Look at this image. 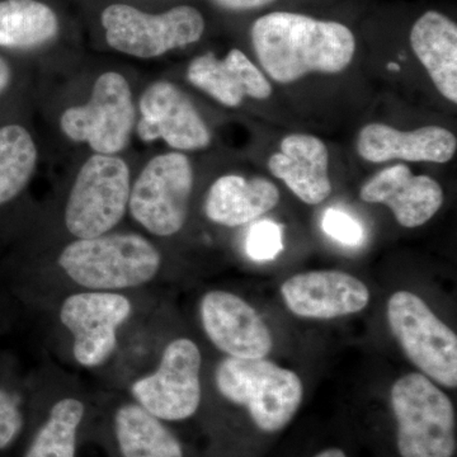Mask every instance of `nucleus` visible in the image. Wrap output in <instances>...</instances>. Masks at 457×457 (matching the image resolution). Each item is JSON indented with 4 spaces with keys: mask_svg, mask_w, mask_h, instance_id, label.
I'll return each instance as SVG.
<instances>
[{
    "mask_svg": "<svg viewBox=\"0 0 457 457\" xmlns=\"http://www.w3.org/2000/svg\"><path fill=\"white\" fill-rule=\"evenodd\" d=\"M251 36L262 68L281 84L312 73H342L356 51V40L347 26L291 12L258 18Z\"/></svg>",
    "mask_w": 457,
    "mask_h": 457,
    "instance_id": "1",
    "label": "nucleus"
},
{
    "mask_svg": "<svg viewBox=\"0 0 457 457\" xmlns=\"http://www.w3.org/2000/svg\"><path fill=\"white\" fill-rule=\"evenodd\" d=\"M161 263L158 249L137 234L77 239L59 257V266L74 282L106 293L147 284Z\"/></svg>",
    "mask_w": 457,
    "mask_h": 457,
    "instance_id": "2",
    "label": "nucleus"
},
{
    "mask_svg": "<svg viewBox=\"0 0 457 457\" xmlns=\"http://www.w3.org/2000/svg\"><path fill=\"white\" fill-rule=\"evenodd\" d=\"M216 387L225 399L248 409L264 432H278L291 422L303 402L299 376L264 359L222 360L215 372Z\"/></svg>",
    "mask_w": 457,
    "mask_h": 457,
    "instance_id": "3",
    "label": "nucleus"
},
{
    "mask_svg": "<svg viewBox=\"0 0 457 457\" xmlns=\"http://www.w3.org/2000/svg\"><path fill=\"white\" fill-rule=\"evenodd\" d=\"M402 457H453L456 420L453 403L422 374L400 378L392 389Z\"/></svg>",
    "mask_w": 457,
    "mask_h": 457,
    "instance_id": "4",
    "label": "nucleus"
},
{
    "mask_svg": "<svg viewBox=\"0 0 457 457\" xmlns=\"http://www.w3.org/2000/svg\"><path fill=\"white\" fill-rule=\"evenodd\" d=\"M130 170L116 155L95 154L80 168L65 207V225L77 239L101 237L125 216Z\"/></svg>",
    "mask_w": 457,
    "mask_h": 457,
    "instance_id": "5",
    "label": "nucleus"
},
{
    "mask_svg": "<svg viewBox=\"0 0 457 457\" xmlns=\"http://www.w3.org/2000/svg\"><path fill=\"white\" fill-rule=\"evenodd\" d=\"M102 26L113 50L139 59H154L200 41L203 14L191 5H179L161 14H149L128 4L104 9Z\"/></svg>",
    "mask_w": 457,
    "mask_h": 457,
    "instance_id": "6",
    "label": "nucleus"
},
{
    "mask_svg": "<svg viewBox=\"0 0 457 457\" xmlns=\"http://www.w3.org/2000/svg\"><path fill=\"white\" fill-rule=\"evenodd\" d=\"M387 320L405 356L436 383L455 389L457 337L416 294L398 291L387 303Z\"/></svg>",
    "mask_w": 457,
    "mask_h": 457,
    "instance_id": "7",
    "label": "nucleus"
},
{
    "mask_svg": "<svg viewBox=\"0 0 457 457\" xmlns=\"http://www.w3.org/2000/svg\"><path fill=\"white\" fill-rule=\"evenodd\" d=\"M194 170L187 155L171 152L155 156L131 186L129 210L149 233L171 237L187 220Z\"/></svg>",
    "mask_w": 457,
    "mask_h": 457,
    "instance_id": "8",
    "label": "nucleus"
},
{
    "mask_svg": "<svg viewBox=\"0 0 457 457\" xmlns=\"http://www.w3.org/2000/svg\"><path fill=\"white\" fill-rule=\"evenodd\" d=\"M135 107L128 80L107 71L96 80L88 104L68 108L60 128L68 139L87 143L96 154L114 155L130 143Z\"/></svg>",
    "mask_w": 457,
    "mask_h": 457,
    "instance_id": "9",
    "label": "nucleus"
},
{
    "mask_svg": "<svg viewBox=\"0 0 457 457\" xmlns=\"http://www.w3.org/2000/svg\"><path fill=\"white\" fill-rule=\"evenodd\" d=\"M201 352L188 338L165 347L154 374L135 381L131 393L137 404L161 420H185L201 403Z\"/></svg>",
    "mask_w": 457,
    "mask_h": 457,
    "instance_id": "10",
    "label": "nucleus"
},
{
    "mask_svg": "<svg viewBox=\"0 0 457 457\" xmlns=\"http://www.w3.org/2000/svg\"><path fill=\"white\" fill-rule=\"evenodd\" d=\"M130 300L106 291L71 295L62 303L60 320L73 335L75 360L84 368H97L116 350L117 330L130 318Z\"/></svg>",
    "mask_w": 457,
    "mask_h": 457,
    "instance_id": "11",
    "label": "nucleus"
},
{
    "mask_svg": "<svg viewBox=\"0 0 457 457\" xmlns=\"http://www.w3.org/2000/svg\"><path fill=\"white\" fill-rule=\"evenodd\" d=\"M137 135L143 141L162 139L179 152L204 149L212 134L188 96L167 80L150 84L141 95Z\"/></svg>",
    "mask_w": 457,
    "mask_h": 457,
    "instance_id": "12",
    "label": "nucleus"
},
{
    "mask_svg": "<svg viewBox=\"0 0 457 457\" xmlns=\"http://www.w3.org/2000/svg\"><path fill=\"white\" fill-rule=\"evenodd\" d=\"M201 321L210 341L237 359H264L272 350V336L257 312L237 295L210 291L200 303Z\"/></svg>",
    "mask_w": 457,
    "mask_h": 457,
    "instance_id": "13",
    "label": "nucleus"
},
{
    "mask_svg": "<svg viewBox=\"0 0 457 457\" xmlns=\"http://www.w3.org/2000/svg\"><path fill=\"white\" fill-rule=\"evenodd\" d=\"M288 311L300 318L335 319L363 311L370 291L359 278L342 270L297 273L281 286Z\"/></svg>",
    "mask_w": 457,
    "mask_h": 457,
    "instance_id": "14",
    "label": "nucleus"
},
{
    "mask_svg": "<svg viewBox=\"0 0 457 457\" xmlns=\"http://www.w3.org/2000/svg\"><path fill=\"white\" fill-rule=\"evenodd\" d=\"M361 200L389 207L400 227H422L444 204V191L429 176H414L405 164L385 168L360 189Z\"/></svg>",
    "mask_w": 457,
    "mask_h": 457,
    "instance_id": "15",
    "label": "nucleus"
},
{
    "mask_svg": "<svg viewBox=\"0 0 457 457\" xmlns=\"http://www.w3.org/2000/svg\"><path fill=\"white\" fill-rule=\"evenodd\" d=\"M356 147L361 158L370 163L399 159L413 163L445 164L455 156L457 139L441 126L400 131L385 123L372 122L361 129Z\"/></svg>",
    "mask_w": 457,
    "mask_h": 457,
    "instance_id": "16",
    "label": "nucleus"
},
{
    "mask_svg": "<svg viewBox=\"0 0 457 457\" xmlns=\"http://www.w3.org/2000/svg\"><path fill=\"white\" fill-rule=\"evenodd\" d=\"M187 79L225 107H239L245 97L267 99L272 95L267 78L239 49H231L224 59L213 53L195 57Z\"/></svg>",
    "mask_w": 457,
    "mask_h": 457,
    "instance_id": "17",
    "label": "nucleus"
},
{
    "mask_svg": "<svg viewBox=\"0 0 457 457\" xmlns=\"http://www.w3.org/2000/svg\"><path fill=\"white\" fill-rule=\"evenodd\" d=\"M267 167L306 204H319L329 197V152L324 141L308 134H290L270 156Z\"/></svg>",
    "mask_w": 457,
    "mask_h": 457,
    "instance_id": "18",
    "label": "nucleus"
},
{
    "mask_svg": "<svg viewBox=\"0 0 457 457\" xmlns=\"http://www.w3.org/2000/svg\"><path fill=\"white\" fill-rule=\"evenodd\" d=\"M278 203V186L270 179L227 174L216 179L207 192L204 213L216 224L237 228L254 221Z\"/></svg>",
    "mask_w": 457,
    "mask_h": 457,
    "instance_id": "19",
    "label": "nucleus"
},
{
    "mask_svg": "<svg viewBox=\"0 0 457 457\" xmlns=\"http://www.w3.org/2000/svg\"><path fill=\"white\" fill-rule=\"evenodd\" d=\"M411 46L442 97L457 104V26L437 11L426 12L411 29Z\"/></svg>",
    "mask_w": 457,
    "mask_h": 457,
    "instance_id": "20",
    "label": "nucleus"
},
{
    "mask_svg": "<svg viewBox=\"0 0 457 457\" xmlns=\"http://www.w3.org/2000/svg\"><path fill=\"white\" fill-rule=\"evenodd\" d=\"M114 433L122 457H183L176 436L139 404L117 409Z\"/></svg>",
    "mask_w": 457,
    "mask_h": 457,
    "instance_id": "21",
    "label": "nucleus"
},
{
    "mask_svg": "<svg viewBox=\"0 0 457 457\" xmlns=\"http://www.w3.org/2000/svg\"><path fill=\"white\" fill-rule=\"evenodd\" d=\"M59 20L55 12L37 0L0 2V46L33 49L56 37Z\"/></svg>",
    "mask_w": 457,
    "mask_h": 457,
    "instance_id": "22",
    "label": "nucleus"
},
{
    "mask_svg": "<svg viewBox=\"0 0 457 457\" xmlns=\"http://www.w3.org/2000/svg\"><path fill=\"white\" fill-rule=\"evenodd\" d=\"M37 163V147L31 134L20 125L0 128V204L25 189Z\"/></svg>",
    "mask_w": 457,
    "mask_h": 457,
    "instance_id": "23",
    "label": "nucleus"
},
{
    "mask_svg": "<svg viewBox=\"0 0 457 457\" xmlns=\"http://www.w3.org/2000/svg\"><path fill=\"white\" fill-rule=\"evenodd\" d=\"M84 411L80 400H59L51 408L49 418L33 438L25 457H75L77 433Z\"/></svg>",
    "mask_w": 457,
    "mask_h": 457,
    "instance_id": "24",
    "label": "nucleus"
},
{
    "mask_svg": "<svg viewBox=\"0 0 457 457\" xmlns=\"http://www.w3.org/2000/svg\"><path fill=\"white\" fill-rule=\"evenodd\" d=\"M282 228L278 222L261 220L254 222L246 237V253L253 261H272L281 253Z\"/></svg>",
    "mask_w": 457,
    "mask_h": 457,
    "instance_id": "25",
    "label": "nucleus"
},
{
    "mask_svg": "<svg viewBox=\"0 0 457 457\" xmlns=\"http://www.w3.org/2000/svg\"><path fill=\"white\" fill-rule=\"evenodd\" d=\"M321 228L328 237L343 245L357 246L362 243L363 228L350 213L338 209H328L321 219Z\"/></svg>",
    "mask_w": 457,
    "mask_h": 457,
    "instance_id": "26",
    "label": "nucleus"
},
{
    "mask_svg": "<svg viewBox=\"0 0 457 457\" xmlns=\"http://www.w3.org/2000/svg\"><path fill=\"white\" fill-rule=\"evenodd\" d=\"M23 427V416L16 400L0 390V450L13 444Z\"/></svg>",
    "mask_w": 457,
    "mask_h": 457,
    "instance_id": "27",
    "label": "nucleus"
},
{
    "mask_svg": "<svg viewBox=\"0 0 457 457\" xmlns=\"http://www.w3.org/2000/svg\"><path fill=\"white\" fill-rule=\"evenodd\" d=\"M212 2L228 11H252V9L266 7L276 0H212Z\"/></svg>",
    "mask_w": 457,
    "mask_h": 457,
    "instance_id": "28",
    "label": "nucleus"
},
{
    "mask_svg": "<svg viewBox=\"0 0 457 457\" xmlns=\"http://www.w3.org/2000/svg\"><path fill=\"white\" fill-rule=\"evenodd\" d=\"M11 68H9L7 62H4V59L0 57V95H2V93L8 88L9 84H11Z\"/></svg>",
    "mask_w": 457,
    "mask_h": 457,
    "instance_id": "29",
    "label": "nucleus"
},
{
    "mask_svg": "<svg viewBox=\"0 0 457 457\" xmlns=\"http://www.w3.org/2000/svg\"><path fill=\"white\" fill-rule=\"evenodd\" d=\"M315 457H347L345 455L343 451L338 449H329L323 451V453H319V455Z\"/></svg>",
    "mask_w": 457,
    "mask_h": 457,
    "instance_id": "30",
    "label": "nucleus"
}]
</instances>
